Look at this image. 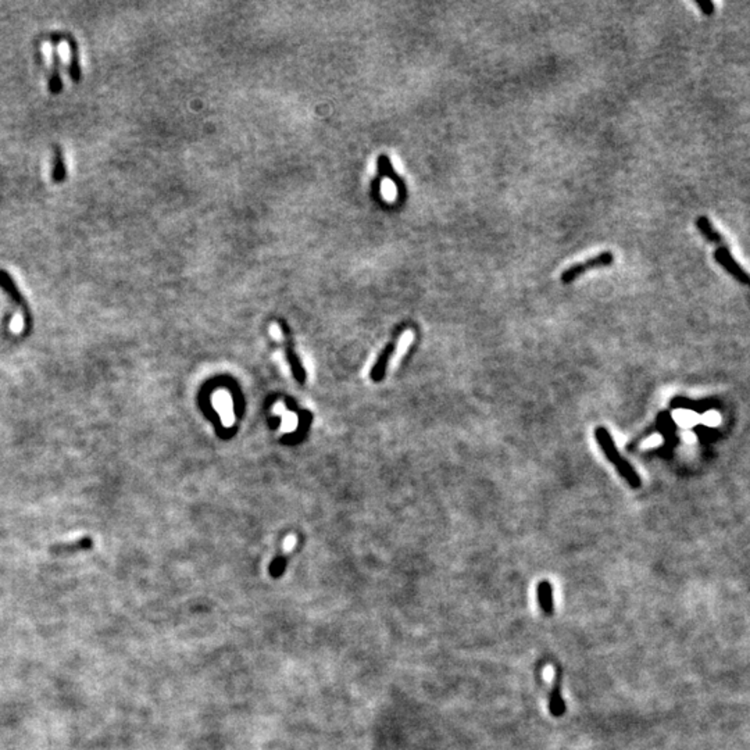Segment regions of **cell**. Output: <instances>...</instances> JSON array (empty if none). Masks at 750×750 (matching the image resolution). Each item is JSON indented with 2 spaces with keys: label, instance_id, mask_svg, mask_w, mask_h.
I'll list each match as a JSON object with an SVG mask.
<instances>
[{
  "label": "cell",
  "instance_id": "obj_2",
  "mask_svg": "<svg viewBox=\"0 0 750 750\" xmlns=\"http://www.w3.org/2000/svg\"><path fill=\"white\" fill-rule=\"evenodd\" d=\"M614 263V254L613 252H602L599 254H596L595 257L592 259H588L582 263H577V264H573L570 265L568 268H566L561 275H560V281L564 284V285H570L573 284L578 277H581L582 274H585L586 271H591V270H596V268H603V267H609Z\"/></svg>",
  "mask_w": 750,
  "mask_h": 750
},
{
  "label": "cell",
  "instance_id": "obj_7",
  "mask_svg": "<svg viewBox=\"0 0 750 750\" xmlns=\"http://www.w3.org/2000/svg\"><path fill=\"white\" fill-rule=\"evenodd\" d=\"M696 228L699 229V232L701 234V236L708 241L710 243H714L717 246H726V242H725V238L722 236V234L713 225V223L710 221L708 217L706 216H700L696 218Z\"/></svg>",
  "mask_w": 750,
  "mask_h": 750
},
{
  "label": "cell",
  "instance_id": "obj_13",
  "mask_svg": "<svg viewBox=\"0 0 750 750\" xmlns=\"http://www.w3.org/2000/svg\"><path fill=\"white\" fill-rule=\"evenodd\" d=\"M52 166H53L52 167V180H53V182H56V184L64 182L66 178H67V167H66V163H64L63 152L58 145L53 146V164Z\"/></svg>",
  "mask_w": 750,
  "mask_h": 750
},
{
  "label": "cell",
  "instance_id": "obj_8",
  "mask_svg": "<svg viewBox=\"0 0 750 750\" xmlns=\"http://www.w3.org/2000/svg\"><path fill=\"white\" fill-rule=\"evenodd\" d=\"M561 671L560 668L556 670L555 672V681H553V689H552V693H550V701H549V708H550V713L552 715L555 717H561L566 711V704L563 701V697H561Z\"/></svg>",
  "mask_w": 750,
  "mask_h": 750
},
{
  "label": "cell",
  "instance_id": "obj_9",
  "mask_svg": "<svg viewBox=\"0 0 750 750\" xmlns=\"http://www.w3.org/2000/svg\"><path fill=\"white\" fill-rule=\"evenodd\" d=\"M62 40L69 42L70 48V76L74 82H78L81 80V63H80V49L77 41L70 34H59Z\"/></svg>",
  "mask_w": 750,
  "mask_h": 750
},
{
  "label": "cell",
  "instance_id": "obj_16",
  "mask_svg": "<svg viewBox=\"0 0 750 750\" xmlns=\"http://www.w3.org/2000/svg\"><path fill=\"white\" fill-rule=\"evenodd\" d=\"M270 332H271V335H272V336H274V338H275L277 340H282V333H281V329H279V326H278L277 324L271 325V328H270Z\"/></svg>",
  "mask_w": 750,
  "mask_h": 750
},
{
  "label": "cell",
  "instance_id": "obj_15",
  "mask_svg": "<svg viewBox=\"0 0 750 750\" xmlns=\"http://www.w3.org/2000/svg\"><path fill=\"white\" fill-rule=\"evenodd\" d=\"M695 5L700 9V12L704 16H713L714 15L715 6H714L713 2H710V0H695Z\"/></svg>",
  "mask_w": 750,
  "mask_h": 750
},
{
  "label": "cell",
  "instance_id": "obj_14",
  "mask_svg": "<svg viewBox=\"0 0 750 750\" xmlns=\"http://www.w3.org/2000/svg\"><path fill=\"white\" fill-rule=\"evenodd\" d=\"M394 353H395V345H394V343H390V345L387 346V349L383 351V354L380 356L378 363L375 364V367H374L372 377H374L375 381L383 380L384 374H385V369H387V365L390 364V360H391V357L394 356Z\"/></svg>",
  "mask_w": 750,
  "mask_h": 750
},
{
  "label": "cell",
  "instance_id": "obj_11",
  "mask_svg": "<svg viewBox=\"0 0 750 750\" xmlns=\"http://www.w3.org/2000/svg\"><path fill=\"white\" fill-rule=\"evenodd\" d=\"M214 403H216L217 410H218L220 415H221V419H223L224 426H225V427L232 426V423L235 421V416H234L232 401H231L229 395L225 394V392H218V394H216V396H214Z\"/></svg>",
  "mask_w": 750,
  "mask_h": 750
},
{
  "label": "cell",
  "instance_id": "obj_6",
  "mask_svg": "<svg viewBox=\"0 0 750 750\" xmlns=\"http://www.w3.org/2000/svg\"><path fill=\"white\" fill-rule=\"evenodd\" d=\"M60 53H59V41L52 35V74L49 80V91L53 95H59L63 89V82L60 77Z\"/></svg>",
  "mask_w": 750,
  "mask_h": 750
},
{
  "label": "cell",
  "instance_id": "obj_1",
  "mask_svg": "<svg viewBox=\"0 0 750 750\" xmlns=\"http://www.w3.org/2000/svg\"><path fill=\"white\" fill-rule=\"evenodd\" d=\"M595 438H596V442L598 445L600 446V449L603 451L604 456L607 457V460L610 463L614 464L616 470L618 471V474L625 480V482L634 488V489H638L640 488L642 485V481H640V477L639 474L635 471V469L620 455L617 446H616V442L613 439V437L610 435V433L604 428V427H598L595 430Z\"/></svg>",
  "mask_w": 750,
  "mask_h": 750
},
{
  "label": "cell",
  "instance_id": "obj_4",
  "mask_svg": "<svg viewBox=\"0 0 750 750\" xmlns=\"http://www.w3.org/2000/svg\"><path fill=\"white\" fill-rule=\"evenodd\" d=\"M714 260L739 284L750 288V274L733 259L728 246H718L714 252Z\"/></svg>",
  "mask_w": 750,
  "mask_h": 750
},
{
  "label": "cell",
  "instance_id": "obj_3",
  "mask_svg": "<svg viewBox=\"0 0 750 750\" xmlns=\"http://www.w3.org/2000/svg\"><path fill=\"white\" fill-rule=\"evenodd\" d=\"M0 288H2L6 292V295L13 300V303L16 306L20 307V310L23 313V317H24L26 328H27V331L31 329V326H33V314H31L30 306H28V303L26 300V296L21 293V290L19 289V286L15 282V279L12 278V275L5 270H0Z\"/></svg>",
  "mask_w": 750,
  "mask_h": 750
},
{
  "label": "cell",
  "instance_id": "obj_10",
  "mask_svg": "<svg viewBox=\"0 0 750 750\" xmlns=\"http://www.w3.org/2000/svg\"><path fill=\"white\" fill-rule=\"evenodd\" d=\"M378 168H380V173L381 175H385L388 177L398 188V196L403 200L406 198V185L405 182L402 181V178H399V175L394 171L392 168V164H391V160L383 155L380 159H378Z\"/></svg>",
  "mask_w": 750,
  "mask_h": 750
},
{
  "label": "cell",
  "instance_id": "obj_12",
  "mask_svg": "<svg viewBox=\"0 0 750 750\" xmlns=\"http://www.w3.org/2000/svg\"><path fill=\"white\" fill-rule=\"evenodd\" d=\"M538 602L542 611L550 616L555 610L553 607V586L548 581H542L538 585Z\"/></svg>",
  "mask_w": 750,
  "mask_h": 750
},
{
  "label": "cell",
  "instance_id": "obj_5",
  "mask_svg": "<svg viewBox=\"0 0 750 750\" xmlns=\"http://www.w3.org/2000/svg\"><path fill=\"white\" fill-rule=\"evenodd\" d=\"M94 548V539L91 537H82L71 542H63V543H55L51 546L49 552L52 555H73L78 552L91 550Z\"/></svg>",
  "mask_w": 750,
  "mask_h": 750
},
{
  "label": "cell",
  "instance_id": "obj_17",
  "mask_svg": "<svg viewBox=\"0 0 750 750\" xmlns=\"http://www.w3.org/2000/svg\"><path fill=\"white\" fill-rule=\"evenodd\" d=\"M295 541H296V539H295V537H288V538H286V541H285V550H286V552H288V550H290V549L293 548V545H295Z\"/></svg>",
  "mask_w": 750,
  "mask_h": 750
}]
</instances>
